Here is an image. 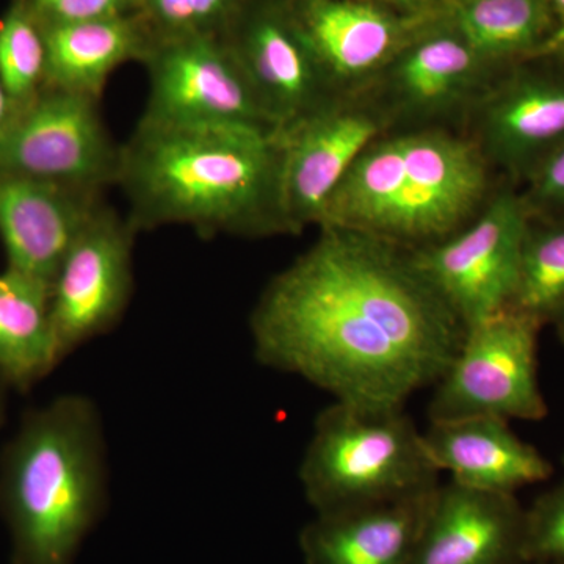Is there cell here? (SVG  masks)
I'll list each match as a JSON object with an SVG mask.
<instances>
[{
    "mask_svg": "<svg viewBox=\"0 0 564 564\" xmlns=\"http://www.w3.org/2000/svg\"><path fill=\"white\" fill-rule=\"evenodd\" d=\"M563 463H564V456H563Z\"/></svg>",
    "mask_w": 564,
    "mask_h": 564,
    "instance_id": "cell-36",
    "label": "cell"
},
{
    "mask_svg": "<svg viewBox=\"0 0 564 564\" xmlns=\"http://www.w3.org/2000/svg\"><path fill=\"white\" fill-rule=\"evenodd\" d=\"M543 328L511 307L466 328L454 362L433 386L430 423L469 417L543 421L549 413L538 380Z\"/></svg>",
    "mask_w": 564,
    "mask_h": 564,
    "instance_id": "cell-6",
    "label": "cell"
},
{
    "mask_svg": "<svg viewBox=\"0 0 564 564\" xmlns=\"http://www.w3.org/2000/svg\"><path fill=\"white\" fill-rule=\"evenodd\" d=\"M563 144V62L534 57L508 69L481 93L477 148L511 184H525Z\"/></svg>",
    "mask_w": 564,
    "mask_h": 564,
    "instance_id": "cell-12",
    "label": "cell"
},
{
    "mask_svg": "<svg viewBox=\"0 0 564 564\" xmlns=\"http://www.w3.org/2000/svg\"><path fill=\"white\" fill-rule=\"evenodd\" d=\"M240 0H195L196 31L214 33L215 29L232 17Z\"/></svg>",
    "mask_w": 564,
    "mask_h": 564,
    "instance_id": "cell-28",
    "label": "cell"
},
{
    "mask_svg": "<svg viewBox=\"0 0 564 564\" xmlns=\"http://www.w3.org/2000/svg\"><path fill=\"white\" fill-rule=\"evenodd\" d=\"M137 232L102 204L63 258L50 293L61 364L120 325L133 293Z\"/></svg>",
    "mask_w": 564,
    "mask_h": 564,
    "instance_id": "cell-10",
    "label": "cell"
},
{
    "mask_svg": "<svg viewBox=\"0 0 564 564\" xmlns=\"http://www.w3.org/2000/svg\"><path fill=\"white\" fill-rule=\"evenodd\" d=\"M430 458L451 480L480 491L511 494L543 484L554 466L499 417L430 423L423 433Z\"/></svg>",
    "mask_w": 564,
    "mask_h": 564,
    "instance_id": "cell-18",
    "label": "cell"
},
{
    "mask_svg": "<svg viewBox=\"0 0 564 564\" xmlns=\"http://www.w3.org/2000/svg\"><path fill=\"white\" fill-rule=\"evenodd\" d=\"M544 55H547V57H554L556 61L564 63V36L563 39H560L556 41L554 46L551 47L547 52H545ZM543 57V55H541Z\"/></svg>",
    "mask_w": 564,
    "mask_h": 564,
    "instance_id": "cell-34",
    "label": "cell"
},
{
    "mask_svg": "<svg viewBox=\"0 0 564 564\" xmlns=\"http://www.w3.org/2000/svg\"><path fill=\"white\" fill-rule=\"evenodd\" d=\"M524 543L518 497L448 480L434 489L410 564H521Z\"/></svg>",
    "mask_w": 564,
    "mask_h": 564,
    "instance_id": "cell-14",
    "label": "cell"
},
{
    "mask_svg": "<svg viewBox=\"0 0 564 564\" xmlns=\"http://www.w3.org/2000/svg\"><path fill=\"white\" fill-rule=\"evenodd\" d=\"M440 18L496 79L544 55L556 39L549 0H447Z\"/></svg>",
    "mask_w": 564,
    "mask_h": 564,
    "instance_id": "cell-21",
    "label": "cell"
},
{
    "mask_svg": "<svg viewBox=\"0 0 564 564\" xmlns=\"http://www.w3.org/2000/svg\"><path fill=\"white\" fill-rule=\"evenodd\" d=\"M278 135L240 126L139 121L121 147L118 184L137 231L191 226L199 236L288 234Z\"/></svg>",
    "mask_w": 564,
    "mask_h": 564,
    "instance_id": "cell-2",
    "label": "cell"
},
{
    "mask_svg": "<svg viewBox=\"0 0 564 564\" xmlns=\"http://www.w3.org/2000/svg\"><path fill=\"white\" fill-rule=\"evenodd\" d=\"M98 403L66 392L22 415L0 451V518L11 564H74L109 502Z\"/></svg>",
    "mask_w": 564,
    "mask_h": 564,
    "instance_id": "cell-3",
    "label": "cell"
},
{
    "mask_svg": "<svg viewBox=\"0 0 564 564\" xmlns=\"http://www.w3.org/2000/svg\"><path fill=\"white\" fill-rule=\"evenodd\" d=\"M296 21L337 95L362 91L433 14L408 17L370 0H303Z\"/></svg>",
    "mask_w": 564,
    "mask_h": 564,
    "instance_id": "cell-13",
    "label": "cell"
},
{
    "mask_svg": "<svg viewBox=\"0 0 564 564\" xmlns=\"http://www.w3.org/2000/svg\"><path fill=\"white\" fill-rule=\"evenodd\" d=\"M440 475L404 408L343 402L318 413L299 469L315 513L425 496Z\"/></svg>",
    "mask_w": 564,
    "mask_h": 564,
    "instance_id": "cell-5",
    "label": "cell"
},
{
    "mask_svg": "<svg viewBox=\"0 0 564 564\" xmlns=\"http://www.w3.org/2000/svg\"><path fill=\"white\" fill-rule=\"evenodd\" d=\"M525 562L564 564V478L525 508Z\"/></svg>",
    "mask_w": 564,
    "mask_h": 564,
    "instance_id": "cell-25",
    "label": "cell"
},
{
    "mask_svg": "<svg viewBox=\"0 0 564 564\" xmlns=\"http://www.w3.org/2000/svg\"><path fill=\"white\" fill-rule=\"evenodd\" d=\"M436 0H377V3L386 7V9L397 11L408 17H419V14L432 13V9Z\"/></svg>",
    "mask_w": 564,
    "mask_h": 564,
    "instance_id": "cell-29",
    "label": "cell"
},
{
    "mask_svg": "<svg viewBox=\"0 0 564 564\" xmlns=\"http://www.w3.org/2000/svg\"><path fill=\"white\" fill-rule=\"evenodd\" d=\"M18 107L11 101L9 93L3 88L2 82H0V135L6 132L9 128L10 122L13 121L14 115H17Z\"/></svg>",
    "mask_w": 564,
    "mask_h": 564,
    "instance_id": "cell-30",
    "label": "cell"
},
{
    "mask_svg": "<svg viewBox=\"0 0 564 564\" xmlns=\"http://www.w3.org/2000/svg\"><path fill=\"white\" fill-rule=\"evenodd\" d=\"M564 304V221L530 217L511 310L549 325Z\"/></svg>",
    "mask_w": 564,
    "mask_h": 564,
    "instance_id": "cell-23",
    "label": "cell"
},
{
    "mask_svg": "<svg viewBox=\"0 0 564 564\" xmlns=\"http://www.w3.org/2000/svg\"><path fill=\"white\" fill-rule=\"evenodd\" d=\"M226 44L281 131L339 96L304 39L295 11L259 7Z\"/></svg>",
    "mask_w": 564,
    "mask_h": 564,
    "instance_id": "cell-15",
    "label": "cell"
},
{
    "mask_svg": "<svg viewBox=\"0 0 564 564\" xmlns=\"http://www.w3.org/2000/svg\"><path fill=\"white\" fill-rule=\"evenodd\" d=\"M9 386L3 383L2 378H0V429H2L3 422H6L7 393H9Z\"/></svg>",
    "mask_w": 564,
    "mask_h": 564,
    "instance_id": "cell-33",
    "label": "cell"
},
{
    "mask_svg": "<svg viewBox=\"0 0 564 564\" xmlns=\"http://www.w3.org/2000/svg\"><path fill=\"white\" fill-rule=\"evenodd\" d=\"M358 95L334 96L278 133L280 209L288 234L318 226L337 185L391 120L380 104Z\"/></svg>",
    "mask_w": 564,
    "mask_h": 564,
    "instance_id": "cell-11",
    "label": "cell"
},
{
    "mask_svg": "<svg viewBox=\"0 0 564 564\" xmlns=\"http://www.w3.org/2000/svg\"><path fill=\"white\" fill-rule=\"evenodd\" d=\"M529 223L524 198L510 182L489 196L466 228L411 251L419 272L464 328L510 306Z\"/></svg>",
    "mask_w": 564,
    "mask_h": 564,
    "instance_id": "cell-8",
    "label": "cell"
},
{
    "mask_svg": "<svg viewBox=\"0 0 564 564\" xmlns=\"http://www.w3.org/2000/svg\"><path fill=\"white\" fill-rule=\"evenodd\" d=\"M521 195L530 217L564 221V144L538 166Z\"/></svg>",
    "mask_w": 564,
    "mask_h": 564,
    "instance_id": "cell-26",
    "label": "cell"
},
{
    "mask_svg": "<svg viewBox=\"0 0 564 564\" xmlns=\"http://www.w3.org/2000/svg\"><path fill=\"white\" fill-rule=\"evenodd\" d=\"M135 0H31L33 10L46 24L121 17Z\"/></svg>",
    "mask_w": 564,
    "mask_h": 564,
    "instance_id": "cell-27",
    "label": "cell"
},
{
    "mask_svg": "<svg viewBox=\"0 0 564 564\" xmlns=\"http://www.w3.org/2000/svg\"><path fill=\"white\" fill-rule=\"evenodd\" d=\"M265 285L252 355L334 402L404 408L443 378L466 328L402 247L340 228Z\"/></svg>",
    "mask_w": 564,
    "mask_h": 564,
    "instance_id": "cell-1",
    "label": "cell"
},
{
    "mask_svg": "<svg viewBox=\"0 0 564 564\" xmlns=\"http://www.w3.org/2000/svg\"><path fill=\"white\" fill-rule=\"evenodd\" d=\"M0 82L18 110L46 87L43 21L31 0H13L0 18Z\"/></svg>",
    "mask_w": 564,
    "mask_h": 564,
    "instance_id": "cell-24",
    "label": "cell"
},
{
    "mask_svg": "<svg viewBox=\"0 0 564 564\" xmlns=\"http://www.w3.org/2000/svg\"><path fill=\"white\" fill-rule=\"evenodd\" d=\"M143 62L150 74V95L141 121L240 126L280 133L231 47L214 33L154 41Z\"/></svg>",
    "mask_w": 564,
    "mask_h": 564,
    "instance_id": "cell-9",
    "label": "cell"
},
{
    "mask_svg": "<svg viewBox=\"0 0 564 564\" xmlns=\"http://www.w3.org/2000/svg\"><path fill=\"white\" fill-rule=\"evenodd\" d=\"M549 6H551L556 22V39L554 43H552V46H554L556 41L564 36V0H549ZM551 47H549V50H551Z\"/></svg>",
    "mask_w": 564,
    "mask_h": 564,
    "instance_id": "cell-31",
    "label": "cell"
},
{
    "mask_svg": "<svg viewBox=\"0 0 564 564\" xmlns=\"http://www.w3.org/2000/svg\"><path fill=\"white\" fill-rule=\"evenodd\" d=\"M46 87L101 99L110 74L131 61L143 62L152 43L128 14L80 22H43Z\"/></svg>",
    "mask_w": 564,
    "mask_h": 564,
    "instance_id": "cell-20",
    "label": "cell"
},
{
    "mask_svg": "<svg viewBox=\"0 0 564 564\" xmlns=\"http://www.w3.org/2000/svg\"><path fill=\"white\" fill-rule=\"evenodd\" d=\"M521 564H545V563H538V562H524V563H521Z\"/></svg>",
    "mask_w": 564,
    "mask_h": 564,
    "instance_id": "cell-35",
    "label": "cell"
},
{
    "mask_svg": "<svg viewBox=\"0 0 564 564\" xmlns=\"http://www.w3.org/2000/svg\"><path fill=\"white\" fill-rule=\"evenodd\" d=\"M50 289L3 270L0 273V378L10 391L29 392L58 366Z\"/></svg>",
    "mask_w": 564,
    "mask_h": 564,
    "instance_id": "cell-22",
    "label": "cell"
},
{
    "mask_svg": "<svg viewBox=\"0 0 564 564\" xmlns=\"http://www.w3.org/2000/svg\"><path fill=\"white\" fill-rule=\"evenodd\" d=\"M486 199L489 165L477 144L423 129L369 144L326 203L318 226L413 251L458 232Z\"/></svg>",
    "mask_w": 564,
    "mask_h": 564,
    "instance_id": "cell-4",
    "label": "cell"
},
{
    "mask_svg": "<svg viewBox=\"0 0 564 564\" xmlns=\"http://www.w3.org/2000/svg\"><path fill=\"white\" fill-rule=\"evenodd\" d=\"M383 82L388 117H440L486 90L496 77L440 17L410 39L378 77Z\"/></svg>",
    "mask_w": 564,
    "mask_h": 564,
    "instance_id": "cell-17",
    "label": "cell"
},
{
    "mask_svg": "<svg viewBox=\"0 0 564 564\" xmlns=\"http://www.w3.org/2000/svg\"><path fill=\"white\" fill-rule=\"evenodd\" d=\"M549 325L554 326L556 336H558L560 343L564 345V304L556 311L554 317H552L551 323Z\"/></svg>",
    "mask_w": 564,
    "mask_h": 564,
    "instance_id": "cell-32",
    "label": "cell"
},
{
    "mask_svg": "<svg viewBox=\"0 0 564 564\" xmlns=\"http://www.w3.org/2000/svg\"><path fill=\"white\" fill-rule=\"evenodd\" d=\"M101 195L0 172V240L7 270L46 285L95 212Z\"/></svg>",
    "mask_w": 564,
    "mask_h": 564,
    "instance_id": "cell-16",
    "label": "cell"
},
{
    "mask_svg": "<svg viewBox=\"0 0 564 564\" xmlns=\"http://www.w3.org/2000/svg\"><path fill=\"white\" fill-rule=\"evenodd\" d=\"M433 492L315 513L300 532L304 564H410Z\"/></svg>",
    "mask_w": 564,
    "mask_h": 564,
    "instance_id": "cell-19",
    "label": "cell"
},
{
    "mask_svg": "<svg viewBox=\"0 0 564 564\" xmlns=\"http://www.w3.org/2000/svg\"><path fill=\"white\" fill-rule=\"evenodd\" d=\"M121 147L111 139L99 99L44 87L0 135V172L70 191L96 193L118 184Z\"/></svg>",
    "mask_w": 564,
    "mask_h": 564,
    "instance_id": "cell-7",
    "label": "cell"
}]
</instances>
